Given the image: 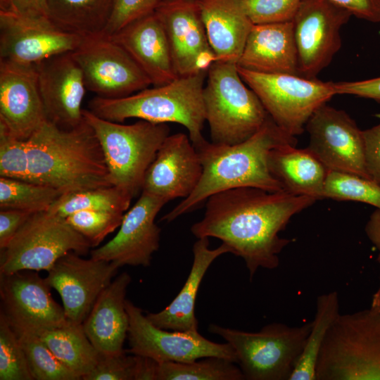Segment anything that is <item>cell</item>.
I'll return each instance as SVG.
<instances>
[{
    "label": "cell",
    "mask_w": 380,
    "mask_h": 380,
    "mask_svg": "<svg viewBox=\"0 0 380 380\" xmlns=\"http://www.w3.org/2000/svg\"><path fill=\"white\" fill-rule=\"evenodd\" d=\"M209 246L208 237L199 238L194 243L191 268L180 291L165 309L146 315L154 326L177 331H198L195 304L201 281L215 259L223 254L231 253L230 248L224 243L214 249Z\"/></svg>",
    "instance_id": "cell-27"
},
{
    "label": "cell",
    "mask_w": 380,
    "mask_h": 380,
    "mask_svg": "<svg viewBox=\"0 0 380 380\" xmlns=\"http://www.w3.org/2000/svg\"><path fill=\"white\" fill-rule=\"evenodd\" d=\"M367 236L380 251V210L376 209L370 215L365 228Z\"/></svg>",
    "instance_id": "cell-48"
},
{
    "label": "cell",
    "mask_w": 380,
    "mask_h": 380,
    "mask_svg": "<svg viewBox=\"0 0 380 380\" xmlns=\"http://www.w3.org/2000/svg\"><path fill=\"white\" fill-rule=\"evenodd\" d=\"M119 267L112 262L82 258L70 252L59 258L46 279L60 295L68 320L82 324Z\"/></svg>",
    "instance_id": "cell-17"
},
{
    "label": "cell",
    "mask_w": 380,
    "mask_h": 380,
    "mask_svg": "<svg viewBox=\"0 0 380 380\" xmlns=\"http://www.w3.org/2000/svg\"><path fill=\"white\" fill-rule=\"evenodd\" d=\"M336 94H350L380 102V77L353 82H334Z\"/></svg>",
    "instance_id": "cell-45"
},
{
    "label": "cell",
    "mask_w": 380,
    "mask_h": 380,
    "mask_svg": "<svg viewBox=\"0 0 380 380\" xmlns=\"http://www.w3.org/2000/svg\"><path fill=\"white\" fill-rule=\"evenodd\" d=\"M376 260L380 268V251L379 252ZM372 308L380 311V274H379V285L376 291L374 293L372 299L371 307Z\"/></svg>",
    "instance_id": "cell-49"
},
{
    "label": "cell",
    "mask_w": 380,
    "mask_h": 380,
    "mask_svg": "<svg viewBox=\"0 0 380 380\" xmlns=\"http://www.w3.org/2000/svg\"><path fill=\"white\" fill-rule=\"evenodd\" d=\"M159 2V0H115L103 33L112 36L129 23L153 12Z\"/></svg>",
    "instance_id": "cell-42"
},
{
    "label": "cell",
    "mask_w": 380,
    "mask_h": 380,
    "mask_svg": "<svg viewBox=\"0 0 380 380\" xmlns=\"http://www.w3.org/2000/svg\"><path fill=\"white\" fill-rule=\"evenodd\" d=\"M32 213L12 209L0 210V249H4Z\"/></svg>",
    "instance_id": "cell-44"
},
{
    "label": "cell",
    "mask_w": 380,
    "mask_h": 380,
    "mask_svg": "<svg viewBox=\"0 0 380 380\" xmlns=\"http://www.w3.org/2000/svg\"><path fill=\"white\" fill-rule=\"evenodd\" d=\"M296 137L284 132L269 115L262 127L248 139L235 145L205 141L196 148L203 167L194 191L160 219L170 222L196 210L212 195L234 188L255 187L270 192L285 191L268 167L272 149L296 146Z\"/></svg>",
    "instance_id": "cell-2"
},
{
    "label": "cell",
    "mask_w": 380,
    "mask_h": 380,
    "mask_svg": "<svg viewBox=\"0 0 380 380\" xmlns=\"http://www.w3.org/2000/svg\"><path fill=\"white\" fill-rule=\"evenodd\" d=\"M376 116L380 118V114ZM365 159L369 179L380 185V122L363 130Z\"/></svg>",
    "instance_id": "cell-43"
},
{
    "label": "cell",
    "mask_w": 380,
    "mask_h": 380,
    "mask_svg": "<svg viewBox=\"0 0 380 380\" xmlns=\"http://www.w3.org/2000/svg\"><path fill=\"white\" fill-rule=\"evenodd\" d=\"M14 8L20 13L48 16L46 0H14Z\"/></svg>",
    "instance_id": "cell-47"
},
{
    "label": "cell",
    "mask_w": 380,
    "mask_h": 380,
    "mask_svg": "<svg viewBox=\"0 0 380 380\" xmlns=\"http://www.w3.org/2000/svg\"><path fill=\"white\" fill-rule=\"evenodd\" d=\"M216 61L238 62L253 26L242 0H196Z\"/></svg>",
    "instance_id": "cell-26"
},
{
    "label": "cell",
    "mask_w": 380,
    "mask_h": 380,
    "mask_svg": "<svg viewBox=\"0 0 380 380\" xmlns=\"http://www.w3.org/2000/svg\"><path fill=\"white\" fill-rule=\"evenodd\" d=\"M14 331L26 355L33 379H80L56 358L39 336L31 332Z\"/></svg>",
    "instance_id": "cell-35"
},
{
    "label": "cell",
    "mask_w": 380,
    "mask_h": 380,
    "mask_svg": "<svg viewBox=\"0 0 380 380\" xmlns=\"http://www.w3.org/2000/svg\"><path fill=\"white\" fill-rule=\"evenodd\" d=\"M234 363L219 357H205L189 362H158L156 380L245 379Z\"/></svg>",
    "instance_id": "cell-33"
},
{
    "label": "cell",
    "mask_w": 380,
    "mask_h": 380,
    "mask_svg": "<svg viewBox=\"0 0 380 380\" xmlns=\"http://www.w3.org/2000/svg\"><path fill=\"white\" fill-rule=\"evenodd\" d=\"M46 121L37 64L0 61V125L27 140Z\"/></svg>",
    "instance_id": "cell-19"
},
{
    "label": "cell",
    "mask_w": 380,
    "mask_h": 380,
    "mask_svg": "<svg viewBox=\"0 0 380 380\" xmlns=\"http://www.w3.org/2000/svg\"><path fill=\"white\" fill-rule=\"evenodd\" d=\"M324 196L336 201L364 203L380 210V185L354 174L328 171Z\"/></svg>",
    "instance_id": "cell-36"
},
{
    "label": "cell",
    "mask_w": 380,
    "mask_h": 380,
    "mask_svg": "<svg viewBox=\"0 0 380 380\" xmlns=\"http://www.w3.org/2000/svg\"><path fill=\"white\" fill-rule=\"evenodd\" d=\"M124 215L118 212L82 210L68 215L65 220L89 242L91 248H95L120 227Z\"/></svg>",
    "instance_id": "cell-38"
},
{
    "label": "cell",
    "mask_w": 380,
    "mask_h": 380,
    "mask_svg": "<svg viewBox=\"0 0 380 380\" xmlns=\"http://www.w3.org/2000/svg\"><path fill=\"white\" fill-rule=\"evenodd\" d=\"M27 140L18 139L0 125V176L28 180Z\"/></svg>",
    "instance_id": "cell-39"
},
{
    "label": "cell",
    "mask_w": 380,
    "mask_h": 380,
    "mask_svg": "<svg viewBox=\"0 0 380 380\" xmlns=\"http://www.w3.org/2000/svg\"><path fill=\"white\" fill-rule=\"evenodd\" d=\"M51 289L37 271L0 274L1 311L15 330L38 334L65 325L69 321Z\"/></svg>",
    "instance_id": "cell-16"
},
{
    "label": "cell",
    "mask_w": 380,
    "mask_h": 380,
    "mask_svg": "<svg viewBox=\"0 0 380 380\" xmlns=\"http://www.w3.org/2000/svg\"><path fill=\"white\" fill-rule=\"evenodd\" d=\"M238 66V65H237ZM241 79L286 133L301 134L313 113L336 94L334 82L289 73H262L238 67Z\"/></svg>",
    "instance_id": "cell-9"
},
{
    "label": "cell",
    "mask_w": 380,
    "mask_h": 380,
    "mask_svg": "<svg viewBox=\"0 0 380 380\" xmlns=\"http://www.w3.org/2000/svg\"><path fill=\"white\" fill-rule=\"evenodd\" d=\"M110 37L131 56L152 86L166 84L178 77L164 27L155 11Z\"/></svg>",
    "instance_id": "cell-23"
},
{
    "label": "cell",
    "mask_w": 380,
    "mask_h": 380,
    "mask_svg": "<svg viewBox=\"0 0 380 380\" xmlns=\"http://www.w3.org/2000/svg\"><path fill=\"white\" fill-rule=\"evenodd\" d=\"M162 1V0H159V1Z\"/></svg>",
    "instance_id": "cell-51"
},
{
    "label": "cell",
    "mask_w": 380,
    "mask_h": 380,
    "mask_svg": "<svg viewBox=\"0 0 380 380\" xmlns=\"http://www.w3.org/2000/svg\"><path fill=\"white\" fill-rule=\"evenodd\" d=\"M129 316V353L158 362H189L205 357H219L237 362L232 346L211 341L196 331H169L154 326L141 309L126 300Z\"/></svg>",
    "instance_id": "cell-12"
},
{
    "label": "cell",
    "mask_w": 380,
    "mask_h": 380,
    "mask_svg": "<svg viewBox=\"0 0 380 380\" xmlns=\"http://www.w3.org/2000/svg\"><path fill=\"white\" fill-rule=\"evenodd\" d=\"M131 277L122 272L101 293L84 321V331L99 352L107 355L125 352L129 316L126 310L127 289Z\"/></svg>",
    "instance_id": "cell-24"
},
{
    "label": "cell",
    "mask_w": 380,
    "mask_h": 380,
    "mask_svg": "<svg viewBox=\"0 0 380 380\" xmlns=\"http://www.w3.org/2000/svg\"><path fill=\"white\" fill-rule=\"evenodd\" d=\"M37 67L47 120L66 129L82 124V103L87 88L82 70L71 52L53 56Z\"/></svg>",
    "instance_id": "cell-20"
},
{
    "label": "cell",
    "mask_w": 380,
    "mask_h": 380,
    "mask_svg": "<svg viewBox=\"0 0 380 380\" xmlns=\"http://www.w3.org/2000/svg\"><path fill=\"white\" fill-rule=\"evenodd\" d=\"M133 197L124 190L108 186L66 193L61 195L48 210L65 218L82 210L126 212Z\"/></svg>",
    "instance_id": "cell-32"
},
{
    "label": "cell",
    "mask_w": 380,
    "mask_h": 380,
    "mask_svg": "<svg viewBox=\"0 0 380 380\" xmlns=\"http://www.w3.org/2000/svg\"><path fill=\"white\" fill-rule=\"evenodd\" d=\"M115 0H46L49 19L58 27L87 37L105 31Z\"/></svg>",
    "instance_id": "cell-29"
},
{
    "label": "cell",
    "mask_w": 380,
    "mask_h": 380,
    "mask_svg": "<svg viewBox=\"0 0 380 380\" xmlns=\"http://www.w3.org/2000/svg\"><path fill=\"white\" fill-rule=\"evenodd\" d=\"M0 11L15 12L14 0H0Z\"/></svg>",
    "instance_id": "cell-50"
},
{
    "label": "cell",
    "mask_w": 380,
    "mask_h": 380,
    "mask_svg": "<svg viewBox=\"0 0 380 380\" xmlns=\"http://www.w3.org/2000/svg\"><path fill=\"white\" fill-rule=\"evenodd\" d=\"M89 242L65 218L48 210L32 213L1 251L0 274L49 271L65 254L86 255Z\"/></svg>",
    "instance_id": "cell-10"
},
{
    "label": "cell",
    "mask_w": 380,
    "mask_h": 380,
    "mask_svg": "<svg viewBox=\"0 0 380 380\" xmlns=\"http://www.w3.org/2000/svg\"><path fill=\"white\" fill-rule=\"evenodd\" d=\"M317 200L286 191L270 192L255 187L227 189L210 196L203 218L191 232L197 239L214 237L231 253L241 257L252 280L259 268L273 270L290 243L280 237L293 216Z\"/></svg>",
    "instance_id": "cell-1"
},
{
    "label": "cell",
    "mask_w": 380,
    "mask_h": 380,
    "mask_svg": "<svg viewBox=\"0 0 380 380\" xmlns=\"http://www.w3.org/2000/svg\"><path fill=\"white\" fill-rule=\"evenodd\" d=\"M154 11L164 27L178 77L198 73V58L211 47L196 0H162Z\"/></svg>",
    "instance_id": "cell-22"
},
{
    "label": "cell",
    "mask_w": 380,
    "mask_h": 380,
    "mask_svg": "<svg viewBox=\"0 0 380 380\" xmlns=\"http://www.w3.org/2000/svg\"><path fill=\"white\" fill-rule=\"evenodd\" d=\"M203 103L211 142L235 145L254 135L269 114L241 79L237 63L215 61L207 72Z\"/></svg>",
    "instance_id": "cell-5"
},
{
    "label": "cell",
    "mask_w": 380,
    "mask_h": 380,
    "mask_svg": "<svg viewBox=\"0 0 380 380\" xmlns=\"http://www.w3.org/2000/svg\"><path fill=\"white\" fill-rule=\"evenodd\" d=\"M138 355L127 353L101 355L83 380H135Z\"/></svg>",
    "instance_id": "cell-41"
},
{
    "label": "cell",
    "mask_w": 380,
    "mask_h": 380,
    "mask_svg": "<svg viewBox=\"0 0 380 380\" xmlns=\"http://www.w3.org/2000/svg\"><path fill=\"white\" fill-rule=\"evenodd\" d=\"M336 291L320 295L303 350L289 380H316V367L326 336L339 315Z\"/></svg>",
    "instance_id": "cell-31"
},
{
    "label": "cell",
    "mask_w": 380,
    "mask_h": 380,
    "mask_svg": "<svg viewBox=\"0 0 380 380\" xmlns=\"http://www.w3.org/2000/svg\"><path fill=\"white\" fill-rule=\"evenodd\" d=\"M62 194L33 182L0 177V208L31 213L48 210Z\"/></svg>",
    "instance_id": "cell-34"
},
{
    "label": "cell",
    "mask_w": 380,
    "mask_h": 380,
    "mask_svg": "<svg viewBox=\"0 0 380 380\" xmlns=\"http://www.w3.org/2000/svg\"><path fill=\"white\" fill-rule=\"evenodd\" d=\"M302 0H242L254 25L292 21Z\"/></svg>",
    "instance_id": "cell-40"
},
{
    "label": "cell",
    "mask_w": 380,
    "mask_h": 380,
    "mask_svg": "<svg viewBox=\"0 0 380 380\" xmlns=\"http://www.w3.org/2000/svg\"><path fill=\"white\" fill-rule=\"evenodd\" d=\"M203 167L197 150L184 133L168 135L148 168L142 191L165 201L188 197L198 185Z\"/></svg>",
    "instance_id": "cell-21"
},
{
    "label": "cell",
    "mask_w": 380,
    "mask_h": 380,
    "mask_svg": "<svg viewBox=\"0 0 380 380\" xmlns=\"http://www.w3.org/2000/svg\"><path fill=\"white\" fill-rule=\"evenodd\" d=\"M268 167L285 191L324 198L328 170L307 148H297L292 144L274 148L268 156Z\"/></svg>",
    "instance_id": "cell-28"
},
{
    "label": "cell",
    "mask_w": 380,
    "mask_h": 380,
    "mask_svg": "<svg viewBox=\"0 0 380 380\" xmlns=\"http://www.w3.org/2000/svg\"><path fill=\"white\" fill-rule=\"evenodd\" d=\"M82 38L58 27L48 16L0 11V61L36 65L73 51Z\"/></svg>",
    "instance_id": "cell-15"
},
{
    "label": "cell",
    "mask_w": 380,
    "mask_h": 380,
    "mask_svg": "<svg viewBox=\"0 0 380 380\" xmlns=\"http://www.w3.org/2000/svg\"><path fill=\"white\" fill-rule=\"evenodd\" d=\"M207 72L177 77L166 84L149 87L122 98L96 96L89 101L88 109L116 122L137 118L154 123L179 124L187 129L197 148L206 141L203 135L205 122L203 91Z\"/></svg>",
    "instance_id": "cell-4"
},
{
    "label": "cell",
    "mask_w": 380,
    "mask_h": 380,
    "mask_svg": "<svg viewBox=\"0 0 380 380\" xmlns=\"http://www.w3.org/2000/svg\"><path fill=\"white\" fill-rule=\"evenodd\" d=\"M71 53L82 70L87 89L97 96L122 98L152 85L125 49L103 32L83 37Z\"/></svg>",
    "instance_id": "cell-11"
},
{
    "label": "cell",
    "mask_w": 380,
    "mask_h": 380,
    "mask_svg": "<svg viewBox=\"0 0 380 380\" xmlns=\"http://www.w3.org/2000/svg\"><path fill=\"white\" fill-rule=\"evenodd\" d=\"M316 380H380V311L339 314L319 353Z\"/></svg>",
    "instance_id": "cell-6"
},
{
    "label": "cell",
    "mask_w": 380,
    "mask_h": 380,
    "mask_svg": "<svg viewBox=\"0 0 380 380\" xmlns=\"http://www.w3.org/2000/svg\"><path fill=\"white\" fill-rule=\"evenodd\" d=\"M27 145V181L51 186L62 194L112 186L99 141L84 120L68 129L47 120Z\"/></svg>",
    "instance_id": "cell-3"
},
{
    "label": "cell",
    "mask_w": 380,
    "mask_h": 380,
    "mask_svg": "<svg viewBox=\"0 0 380 380\" xmlns=\"http://www.w3.org/2000/svg\"><path fill=\"white\" fill-rule=\"evenodd\" d=\"M167 203L164 198L141 191L134 205L124 215L116 235L91 251V258L124 265L148 267L159 248L160 228L155 220Z\"/></svg>",
    "instance_id": "cell-18"
},
{
    "label": "cell",
    "mask_w": 380,
    "mask_h": 380,
    "mask_svg": "<svg viewBox=\"0 0 380 380\" xmlns=\"http://www.w3.org/2000/svg\"><path fill=\"white\" fill-rule=\"evenodd\" d=\"M37 335L56 358L80 379L94 369L99 360V353L87 336L82 324L69 322Z\"/></svg>",
    "instance_id": "cell-30"
},
{
    "label": "cell",
    "mask_w": 380,
    "mask_h": 380,
    "mask_svg": "<svg viewBox=\"0 0 380 380\" xmlns=\"http://www.w3.org/2000/svg\"><path fill=\"white\" fill-rule=\"evenodd\" d=\"M82 114L99 141L111 185L134 198L142 191L146 171L170 135L169 126L144 120L124 125L101 118L89 109H83Z\"/></svg>",
    "instance_id": "cell-7"
},
{
    "label": "cell",
    "mask_w": 380,
    "mask_h": 380,
    "mask_svg": "<svg viewBox=\"0 0 380 380\" xmlns=\"http://www.w3.org/2000/svg\"><path fill=\"white\" fill-rule=\"evenodd\" d=\"M237 65L258 72L298 75L293 22L253 25Z\"/></svg>",
    "instance_id": "cell-25"
},
{
    "label": "cell",
    "mask_w": 380,
    "mask_h": 380,
    "mask_svg": "<svg viewBox=\"0 0 380 380\" xmlns=\"http://www.w3.org/2000/svg\"><path fill=\"white\" fill-rule=\"evenodd\" d=\"M352 16L329 0H302L292 20L298 51V75L316 76L341 46L340 30Z\"/></svg>",
    "instance_id": "cell-13"
},
{
    "label": "cell",
    "mask_w": 380,
    "mask_h": 380,
    "mask_svg": "<svg viewBox=\"0 0 380 380\" xmlns=\"http://www.w3.org/2000/svg\"><path fill=\"white\" fill-rule=\"evenodd\" d=\"M307 148L328 171L357 175L369 179L365 166L363 130L344 110L327 103L308 120Z\"/></svg>",
    "instance_id": "cell-14"
},
{
    "label": "cell",
    "mask_w": 380,
    "mask_h": 380,
    "mask_svg": "<svg viewBox=\"0 0 380 380\" xmlns=\"http://www.w3.org/2000/svg\"><path fill=\"white\" fill-rule=\"evenodd\" d=\"M358 18L380 23V0H329Z\"/></svg>",
    "instance_id": "cell-46"
},
{
    "label": "cell",
    "mask_w": 380,
    "mask_h": 380,
    "mask_svg": "<svg viewBox=\"0 0 380 380\" xmlns=\"http://www.w3.org/2000/svg\"><path fill=\"white\" fill-rule=\"evenodd\" d=\"M310 327L273 322L249 332L211 324L208 330L232 346L245 379L289 380Z\"/></svg>",
    "instance_id": "cell-8"
},
{
    "label": "cell",
    "mask_w": 380,
    "mask_h": 380,
    "mask_svg": "<svg viewBox=\"0 0 380 380\" xmlns=\"http://www.w3.org/2000/svg\"><path fill=\"white\" fill-rule=\"evenodd\" d=\"M0 380H33L17 334L0 312Z\"/></svg>",
    "instance_id": "cell-37"
}]
</instances>
